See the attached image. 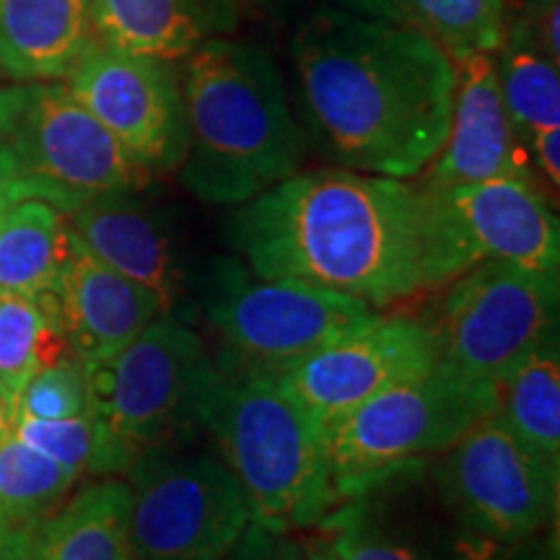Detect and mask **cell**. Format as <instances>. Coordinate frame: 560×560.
<instances>
[{
    "label": "cell",
    "mask_w": 560,
    "mask_h": 560,
    "mask_svg": "<svg viewBox=\"0 0 560 560\" xmlns=\"http://www.w3.org/2000/svg\"><path fill=\"white\" fill-rule=\"evenodd\" d=\"M255 276L289 278L387 310L472 268L444 192L418 177L296 172L229 223Z\"/></svg>",
    "instance_id": "cell-1"
},
{
    "label": "cell",
    "mask_w": 560,
    "mask_h": 560,
    "mask_svg": "<svg viewBox=\"0 0 560 560\" xmlns=\"http://www.w3.org/2000/svg\"><path fill=\"white\" fill-rule=\"evenodd\" d=\"M306 132L335 166L416 179L452 125L457 66L405 21L314 11L291 39Z\"/></svg>",
    "instance_id": "cell-2"
},
{
    "label": "cell",
    "mask_w": 560,
    "mask_h": 560,
    "mask_svg": "<svg viewBox=\"0 0 560 560\" xmlns=\"http://www.w3.org/2000/svg\"><path fill=\"white\" fill-rule=\"evenodd\" d=\"M182 66L187 153L179 182L210 206H244L299 172L306 138L260 45L210 37Z\"/></svg>",
    "instance_id": "cell-3"
},
{
    "label": "cell",
    "mask_w": 560,
    "mask_h": 560,
    "mask_svg": "<svg viewBox=\"0 0 560 560\" xmlns=\"http://www.w3.org/2000/svg\"><path fill=\"white\" fill-rule=\"evenodd\" d=\"M198 429L213 439L260 527L314 529L340 503L325 441L278 376L219 366Z\"/></svg>",
    "instance_id": "cell-4"
},
{
    "label": "cell",
    "mask_w": 560,
    "mask_h": 560,
    "mask_svg": "<svg viewBox=\"0 0 560 560\" xmlns=\"http://www.w3.org/2000/svg\"><path fill=\"white\" fill-rule=\"evenodd\" d=\"M149 177L66 81L0 89V187L11 202L39 200L70 215L107 192L140 190Z\"/></svg>",
    "instance_id": "cell-5"
},
{
    "label": "cell",
    "mask_w": 560,
    "mask_h": 560,
    "mask_svg": "<svg viewBox=\"0 0 560 560\" xmlns=\"http://www.w3.org/2000/svg\"><path fill=\"white\" fill-rule=\"evenodd\" d=\"M436 319V366L482 397L493 412L495 392L558 332V270L482 260L444 285Z\"/></svg>",
    "instance_id": "cell-6"
},
{
    "label": "cell",
    "mask_w": 560,
    "mask_h": 560,
    "mask_svg": "<svg viewBox=\"0 0 560 560\" xmlns=\"http://www.w3.org/2000/svg\"><path fill=\"white\" fill-rule=\"evenodd\" d=\"M89 408L112 441L136 462L198 429L202 400L219 376V359L190 325L161 314L120 353L89 363Z\"/></svg>",
    "instance_id": "cell-7"
},
{
    "label": "cell",
    "mask_w": 560,
    "mask_h": 560,
    "mask_svg": "<svg viewBox=\"0 0 560 560\" xmlns=\"http://www.w3.org/2000/svg\"><path fill=\"white\" fill-rule=\"evenodd\" d=\"M366 301L289 278L255 276L242 262L215 268L208 322L219 335L223 369L280 376L340 335L380 317Z\"/></svg>",
    "instance_id": "cell-8"
},
{
    "label": "cell",
    "mask_w": 560,
    "mask_h": 560,
    "mask_svg": "<svg viewBox=\"0 0 560 560\" xmlns=\"http://www.w3.org/2000/svg\"><path fill=\"white\" fill-rule=\"evenodd\" d=\"M490 405L439 366L348 412L325 433L338 501L369 493L418 462L446 452Z\"/></svg>",
    "instance_id": "cell-9"
},
{
    "label": "cell",
    "mask_w": 560,
    "mask_h": 560,
    "mask_svg": "<svg viewBox=\"0 0 560 560\" xmlns=\"http://www.w3.org/2000/svg\"><path fill=\"white\" fill-rule=\"evenodd\" d=\"M125 475L138 560H219L252 524L240 480L213 454L159 446Z\"/></svg>",
    "instance_id": "cell-10"
},
{
    "label": "cell",
    "mask_w": 560,
    "mask_h": 560,
    "mask_svg": "<svg viewBox=\"0 0 560 560\" xmlns=\"http://www.w3.org/2000/svg\"><path fill=\"white\" fill-rule=\"evenodd\" d=\"M433 486L462 527L490 548L527 542L556 527L560 472H552L493 412L441 452Z\"/></svg>",
    "instance_id": "cell-11"
},
{
    "label": "cell",
    "mask_w": 560,
    "mask_h": 560,
    "mask_svg": "<svg viewBox=\"0 0 560 560\" xmlns=\"http://www.w3.org/2000/svg\"><path fill=\"white\" fill-rule=\"evenodd\" d=\"M62 81L143 170H179L187 153V112L174 62L94 39Z\"/></svg>",
    "instance_id": "cell-12"
},
{
    "label": "cell",
    "mask_w": 560,
    "mask_h": 560,
    "mask_svg": "<svg viewBox=\"0 0 560 560\" xmlns=\"http://www.w3.org/2000/svg\"><path fill=\"white\" fill-rule=\"evenodd\" d=\"M436 359L429 322L380 314L280 374L278 382L325 439L371 397L436 369Z\"/></svg>",
    "instance_id": "cell-13"
},
{
    "label": "cell",
    "mask_w": 560,
    "mask_h": 560,
    "mask_svg": "<svg viewBox=\"0 0 560 560\" xmlns=\"http://www.w3.org/2000/svg\"><path fill=\"white\" fill-rule=\"evenodd\" d=\"M314 545L330 560H493L446 506L444 516L405 506L384 486L342 501L317 527Z\"/></svg>",
    "instance_id": "cell-14"
},
{
    "label": "cell",
    "mask_w": 560,
    "mask_h": 560,
    "mask_svg": "<svg viewBox=\"0 0 560 560\" xmlns=\"http://www.w3.org/2000/svg\"><path fill=\"white\" fill-rule=\"evenodd\" d=\"M454 66L457 89L450 132L436 159L418 179L431 190H452L499 177L535 179L527 143L514 130L503 107L493 55H470Z\"/></svg>",
    "instance_id": "cell-15"
},
{
    "label": "cell",
    "mask_w": 560,
    "mask_h": 560,
    "mask_svg": "<svg viewBox=\"0 0 560 560\" xmlns=\"http://www.w3.org/2000/svg\"><path fill=\"white\" fill-rule=\"evenodd\" d=\"M439 192H444L472 265L501 260L532 270H558V215L537 179L499 177Z\"/></svg>",
    "instance_id": "cell-16"
},
{
    "label": "cell",
    "mask_w": 560,
    "mask_h": 560,
    "mask_svg": "<svg viewBox=\"0 0 560 560\" xmlns=\"http://www.w3.org/2000/svg\"><path fill=\"white\" fill-rule=\"evenodd\" d=\"M68 350L83 366L130 346L153 319L170 314L156 293L112 270L73 240L52 291Z\"/></svg>",
    "instance_id": "cell-17"
},
{
    "label": "cell",
    "mask_w": 560,
    "mask_h": 560,
    "mask_svg": "<svg viewBox=\"0 0 560 560\" xmlns=\"http://www.w3.org/2000/svg\"><path fill=\"white\" fill-rule=\"evenodd\" d=\"M136 192L102 195L70 213L68 223L96 260L156 293L174 314L182 291L177 252L156 213L145 208Z\"/></svg>",
    "instance_id": "cell-18"
},
{
    "label": "cell",
    "mask_w": 560,
    "mask_h": 560,
    "mask_svg": "<svg viewBox=\"0 0 560 560\" xmlns=\"http://www.w3.org/2000/svg\"><path fill=\"white\" fill-rule=\"evenodd\" d=\"M0 560H138L125 480L81 488L47 520L0 545Z\"/></svg>",
    "instance_id": "cell-19"
},
{
    "label": "cell",
    "mask_w": 560,
    "mask_h": 560,
    "mask_svg": "<svg viewBox=\"0 0 560 560\" xmlns=\"http://www.w3.org/2000/svg\"><path fill=\"white\" fill-rule=\"evenodd\" d=\"M91 34L102 45L179 62L200 42L236 24V0H89Z\"/></svg>",
    "instance_id": "cell-20"
},
{
    "label": "cell",
    "mask_w": 560,
    "mask_h": 560,
    "mask_svg": "<svg viewBox=\"0 0 560 560\" xmlns=\"http://www.w3.org/2000/svg\"><path fill=\"white\" fill-rule=\"evenodd\" d=\"M91 42L89 0H0V70L11 81H62Z\"/></svg>",
    "instance_id": "cell-21"
},
{
    "label": "cell",
    "mask_w": 560,
    "mask_h": 560,
    "mask_svg": "<svg viewBox=\"0 0 560 560\" xmlns=\"http://www.w3.org/2000/svg\"><path fill=\"white\" fill-rule=\"evenodd\" d=\"M68 215L39 200H19L0 215V291L52 296L73 249Z\"/></svg>",
    "instance_id": "cell-22"
},
{
    "label": "cell",
    "mask_w": 560,
    "mask_h": 560,
    "mask_svg": "<svg viewBox=\"0 0 560 560\" xmlns=\"http://www.w3.org/2000/svg\"><path fill=\"white\" fill-rule=\"evenodd\" d=\"M493 416L560 472V346L558 332L537 346L495 392Z\"/></svg>",
    "instance_id": "cell-23"
},
{
    "label": "cell",
    "mask_w": 560,
    "mask_h": 560,
    "mask_svg": "<svg viewBox=\"0 0 560 560\" xmlns=\"http://www.w3.org/2000/svg\"><path fill=\"white\" fill-rule=\"evenodd\" d=\"M493 58L499 68L503 107L524 143L537 130L560 128L558 62L540 50L524 21L506 26V37Z\"/></svg>",
    "instance_id": "cell-24"
},
{
    "label": "cell",
    "mask_w": 560,
    "mask_h": 560,
    "mask_svg": "<svg viewBox=\"0 0 560 560\" xmlns=\"http://www.w3.org/2000/svg\"><path fill=\"white\" fill-rule=\"evenodd\" d=\"M75 475L21 441L11 429L0 439V545L58 511Z\"/></svg>",
    "instance_id": "cell-25"
},
{
    "label": "cell",
    "mask_w": 560,
    "mask_h": 560,
    "mask_svg": "<svg viewBox=\"0 0 560 560\" xmlns=\"http://www.w3.org/2000/svg\"><path fill=\"white\" fill-rule=\"evenodd\" d=\"M68 350L52 296L0 291V400L13 412L21 389L45 363Z\"/></svg>",
    "instance_id": "cell-26"
},
{
    "label": "cell",
    "mask_w": 560,
    "mask_h": 560,
    "mask_svg": "<svg viewBox=\"0 0 560 560\" xmlns=\"http://www.w3.org/2000/svg\"><path fill=\"white\" fill-rule=\"evenodd\" d=\"M11 431L34 450L73 472L112 478V475L128 472L132 462L104 429V423L94 416V410L66 420H21L11 418Z\"/></svg>",
    "instance_id": "cell-27"
},
{
    "label": "cell",
    "mask_w": 560,
    "mask_h": 560,
    "mask_svg": "<svg viewBox=\"0 0 560 560\" xmlns=\"http://www.w3.org/2000/svg\"><path fill=\"white\" fill-rule=\"evenodd\" d=\"M402 9L454 62L493 55L506 37V0H402Z\"/></svg>",
    "instance_id": "cell-28"
},
{
    "label": "cell",
    "mask_w": 560,
    "mask_h": 560,
    "mask_svg": "<svg viewBox=\"0 0 560 560\" xmlns=\"http://www.w3.org/2000/svg\"><path fill=\"white\" fill-rule=\"evenodd\" d=\"M89 410L86 369L73 355L45 363L24 384L11 418L21 420H66Z\"/></svg>",
    "instance_id": "cell-29"
},
{
    "label": "cell",
    "mask_w": 560,
    "mask_h": 560,
    "mask_svg": "<svg viewBox=\"0 0 560 560\" xmlns=\"http://www.w3.org/2000/svg\"><path fill=\"white\" fill-rule=\"evenodd\" d=\"M219 560H306V545L252 522L240 542Z\"/></svg>",
    "instance_id": "cell-30"
},
{
    "label": "cell",
    "mask_w": 560,
    "mask_h": 560,
    "mask_svg": "<svg viewBox=\"0 0 560 560\" xmlns=\"http://www.w3.org/2000/svg\"><path fill=\"white\" fill-rule=\"evenodd\" d=\"M558 21H560V3L558 0H537L535 11L532 16L524 21L527 30L532 32L540 50L548 55L552 62L560 66V32H558Z\"/></svg>",
    "instance_id": "cell-31"
},
{
    "label": "cell",
    "mask_w": 560,
    "mask_h": 560,
    "mask_svg": "<svg viewBox=\"0 0 560 560\" xmlns=\"http://www.w3.org/2000/svg\"><path fill=\"white\" fill-rule=\"evenodd\" d=\"M527 149L535 153V161L548 179L552 190L560 187V128H545L537 130L535 136L527 140Z\"/></svg>",
    "instance_id": "cell-32"
},
{
    "label": "cell",
    "mask_w": 560,
    "mask_h": 560,
    "mask_svg": "<svg viewBox=\"0 0 560 560\" xmlns=\"http://www.w3.org/2000/svg\"><path fill=\"white\" fill-rule=\"evenodd\" d=\"M255 3L280 5V3H289V0H255ZM330 3H335V9L355 11V13H363V16H380V19L405 21V24H410L408 13L402 9V0H330Z\"/></svg>",
    "instance_id": "cell-33"
},
{
    "label": "cell",
    "mask_w": 560,
    "mask_h": 560,
    "mask_svg": "<svg viewBox=\"0 0 560 560\" xmlns=\"http://www.w3.org/2000/svg\"><path fill=\"white\" fill-rule=\"evenodd\" d=\"M535 540L537 537H532V540L520 542V545H509L506 552L493 560H556V550L550 552L548 548H540Z\"/></svg>",
    "instance_id": "cell-34"
},
{
    "label": "cell",
    "mask_w": 560,
    "mask_h": 560,
    "mask_svg": "<svg viewBox=\"0 0 560 560\" xmlns=\"http://www.w3.org/2000/svg\"><path fill=\"white\" fill-rule=\"evenodd\" d=\"M9 429H11V410H9V405L0 400V439L5 436V431Z\"/></svg>",
    "instance_id": "cell-35"
},
{
    "label": "cell",
    "mask_w": 560,
    "mask_h": 560,
    "mask_svg": "<svg viewBox=\"0 0 560 560\" xmlns=\"http://www.w3.org/2000/svg\"><path fill=\"white\" fill-rule=\"evenodd\" d=\"M306 560H330V556H327V552L322 548H317L314 542H310V545H306Z\"/></svg>",
    "instance_id": "cell-36"
},
{
    "label": "cell",
    "mask_w": 560,
    "mask_h": 560,
    "mask_svg": "<svg viewBox=\"0 0 560 560\" xmlns=\"http://www.w3.org/2000/svg\"><path fill=\"white\" fill-rule=\"evenodd\" d=\"M9 206H13V202L9 200V195H5L3 187H0V215L5 213V208H9Z\"/></svg>",
    "instance_id": "cell-37"
}]
</instances>
